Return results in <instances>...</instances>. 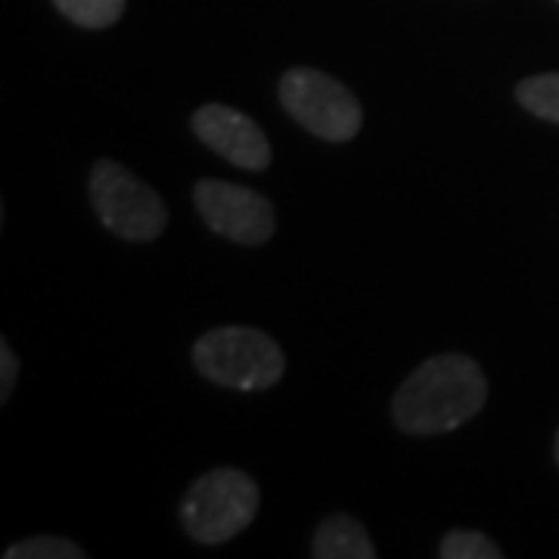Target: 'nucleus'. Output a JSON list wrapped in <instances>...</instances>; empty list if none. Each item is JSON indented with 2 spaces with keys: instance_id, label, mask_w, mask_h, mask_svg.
<instances>
[{
  "instance_id": "f257e3e1",
  "label": "nucleus",
  "mask_w": 559,
  "mask_h": 559,
  "mask_svg": "<svg viewBox=\"0 0 559 559\" xmlns=\"http://www.w3.org/2000/svg\"><path fill=\"white\" fill-rule=\"evenodd\" d=\"M488 401L485 370L473 358L448 352L436 355L401 382L392 399V417L401 432L439 436L473 419Z\"/></svg>"
},
{
  "instance_id": "f03ea898",
  "label": "nucleus",
  "mask_w": 559,
  "mask_h": 559,
  "mask_svg": "<svg viewBox=\"0 0 559 559\" xmlns=\"http://www.w3.org/2000/svg\"><path fill=\"white\" fill-rule=\"evenodd\" d=\"M193 364L205 380L237 392H264L286 373L283 348L255 326H218L193 345Z\"/></svg>"
},
{
  "instance_id": "7ed1b4c3",
  "label": "nucleus",
  "mask_w": 559,
  "mask_h": 559,
  "mask_svg": "<svg viewBox=\"0 0 559 559\" xmlns=\"http://www.w3.org/2000/svg\"><path fill=\"white\" fill-rule=\"evenodd\" d=\"M261 507V491L255 479L234 466L212 469L187 488L180 500L183 532L200 544H224L237 538Z\"/></svg>"
},
{
  "instance_id": "20e7f679",
  "label": "nucleus",
  "mask_w": 559,
  "mask_h": 559,
  "mask_svg": "<svg viewBox=\"0 0 559 559\" xmlns=\"http://www.w3.org/2000/svg\"><path fill=\"white\" fill-rule=\"evenodd\" d=\"M91 202L103 227L128 242L159 240L168 227V209L159 193L112 159L91 168Z\"/></svg>"
},
{
  "instance_id": "39448f33",
  "label": "nucleus",
  "mask_w": 559,
  "mask_h": 559,
  "mask_svg": "<svg viewBox=\"0 0 559 559\" xmlns=\"http://www.w3.org/2000/svg\"><path fill=\"white\" fill-rule=\"evenodd\" d=\"M280 103L305 131L330 143H345L360 131V100L333 75L318 69H289L280 79Z\"/></svg>"
},
{
  "instance_id": "423d86ee",
  "label": "nucleus",
  "mask_w": 559,
  "mask_h": 559,
  "mask_svg": "<svg viewBox=\"0 0 559 559\" xmlns=\"http://www.w3.org/2000/svg\"><path fill=\"white\" fill-rule=\"evenodd\" d=\"M193 202L202 221L227 240L240 246H261L274 237L277 215L267 197L230 180L205 178L193 187Z\"/></svg>"
},
{
  "instance_id": "0eeeda50",
  "label": "nucleus",
  "mask_w": 559,
  "mask_h": 559,
  "mask_svg": "<svg viewBox=\"0 0 559 559\" xmlns=\"http://www.w3.org/2000/svg\"><path fill=\"white\" fill-rule=\"evenodd\" d=\"M193 134L221 159H227L246 171H264L271 165V143L264 138L261 124L249 119L246 112L224 106V103H205L190 119Z\"/></svg>"
},
{
  "instance_id": "6e6552de",
  "label": "nucleus",
  "mask_w": 559,
  "mask_h": 559,
  "mask_svg": "<svg viewBox=\"0 0 559 559\" xmlns=\"http://www.w3.org/2000/svg\"><path fill=\"white\" fill-rule=\"evenodd\" d=\"M311 557L314 559H373L377 547L364 525L352 516H330L318 525L311 538Z\"/></svg>"
},
{
  "instance_id": "1a4fd4ad",
  "label": "nucleus",
  "mask_w": 559,
  "mask_h": 559,
  "mask_svg": "<svg viewBox=\"0 0 559 559\" xmlns=\"http://www.w3.org/2000/svg\"><path fill=\"white\" fill-rule=\"evenodd\" d=\"M516 100L535 119L559 124V72H544V75L522 79L516 84Z\"/></svg>"
},
{
  "instance_id": "9d476101",
  "label": "nucleus",
  "mask_w": 559,
  "mask_h": 559,
  "mask_svg": "<svg viewBox=\"0 0 559 559\" xmlns=\"http://www.w3.org/2000/svg\"><path fill=\"white\" fill-rule=\"evenodd\" d=\"M53 7L81 28H109L124 13V0H53Z\"/></svg>"
},
{
  "instance_id": "9b49d317",
  "label": "nucleus",
  "mask_w": 559,
  "mask_h": 559,
  "mask_svg": "<svg viewBox=\"0 0 559 559\" xmlns=\"http://www.w3.org/2000/svg\"><path fill=\"white\" fill-rule=\"evenodd\" d=\"M441 559H500L503 550H500L495 540L481 532H473V528H454L441 538L439 547Z\"/></svg>"
},
{
  "instance_id": "f8f14e48",
  "label": "nucleus",
  "mask_w": 559,
  "mask_h": 559,
  "mask_svg": "<svg viewBox=\"0 0 559 559\" xmlns=\"http://www.w3.org/2000/svg\"><path fill=\"white\" fill-rule=\"evenodd\" d=\"M7 559H84V547L60 535H38V538L10 544L3 550Z\"/></svg>"
},
{
  "instance_id": "ddd939ff",
  "label": "nucleus",
  "mask_w": 559,
  "mask_h": 559,
  "mask_svg": "<svg viewBox=\"0 0 559 559\" xmlns=\"http://www.w3.org/2000/svg\"><path fill=\"white\" fill-rule=\"evenodd\" d=\"M20 380V360L13 355L10 342L0 340V401H10Z\"/></svg>"
},
{
  "instance_id": "4468645a",
  "label": "nucleus",
  "mask_w": 559,
  "mask_h": 559,
  "mask_svg": "<svg viewBox=\"0 0 559 559\" xmlns=\"http://www.w3.org/2000/svg\"><path fill=\"white\" fill-rule=\"evenodd\" d=\"M554 457H557V463H559V432H557V448H554Z\"/></svg>"
}]
</instances>
